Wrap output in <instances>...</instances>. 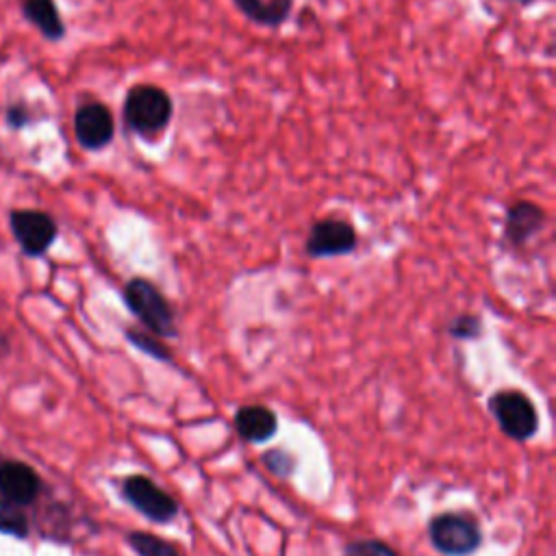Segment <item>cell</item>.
Listing matches in <instances>:
<instances>
[{"mask_svg":"<svg viewBox=\"0 0 556 556\" xmlns=\"http://www.w3.org/2000/svg\"><path fill=\"white\" fill-rule=\"evenodd\" d=\"M30 532V523L26 510L4 495H0V534H9L15 539H26Z\"/></svg>","mask_w":556,"mask_h":556,"instance_id":"obj_15","label":"cell"},{"mask_svg":"<svg viewBox=\"0 0 556 556\" xmlns=\"http://www.w3.org/2000/svg\"><path fill=\"white\" fill-rule=\"evenodd\" d=\"M235 430L248 443H265L278 430V415L265 404H245L235 413Z\"/></svg>","mask_w":556,"mask_h":556,"instance_id":"obj_10","label":"cell"},{"mask_svg":"<svg viewBox=\"0 0 556 556\" xmlns=\"http://www.w3.org/2000/svg\"><path fill=\"white\" fill-rule=\"evenodd\" d=\"M122 497L130 504L139 515H143L152 523H169L178 515V502L163 486H159L152 478L143 473H130L122 480L119 486Z\"/></svg>","mask_w":556,"mask_h":556,"instance_id":"obj_5","label":"cell"},{"mask_svg":"<svg viewBox=\"0 0 556 556\" xmlns=\"http://www.w3.org/2000/svg\"><path fill=\"white\" fill-rule=\"evenodd\" d=\"M126 543L137 556H185L174 543L143 530H130Z\"/></svg>","mask_w":556,"mask_h":556,"instance_id":"obj_14","label":"cell"},{"mask_svg":"<svg viewBox=\"0 0 556 556\" xmlns=\"http://www.w3.org/2000/svg\"><path fill=\"white\" fill-rule=\"evenodd\" d=\"M126 339L137 348L141 350L143 354L156 358V361H163V363H172V352L169 348L154 334H148L143 330H137V328H126Z\"/></svg>","mask_w":556,"mask_h":556,"instance_id":"obj_16","label":"cell"},{"mask_svg":"<svg viewBox=\"0 0 556 556\" xmlns=\"http://www.w3.org/2000/svg\"><path fill=\"white\" fill-rule=\"evenodd\" d=\"M261 463L265 465V469L278 478H289L295 469V458L293 454H289L287 450L282 447H274V450H267L263 452L261 456Z\"/></svg>","mask_w":556,"mask_h":556,"instance_id":"obj_18","label":"cell"},{"mask_svg":"<svg viewBox=\"0 0 556 556\" xmlns=\"http://www.w3.org/2000/svg\"><path fill=\"white\" fill-rule=\"evenodd\" d=\"M515 2H523L526 4V2H532V0H515Z\"/></svg>","mask_w":556,"mask_h":556,"instance_id":"obj_22","label":"cell"},{"mask_svg":"<svg viewBox=\"0 0 556 556\" xmlns=\"http://www.w3.org/2000/svg\"><path fill=\"white\" fill-rule=\"evenodd\" d=\"M172 113H174V106H172L169 93L156 85H148V83L135 85L126 93V100H124L126 126L143 139L159 137L167 128Z\"/></svg>","mask_w":556,"mask_h":556,"instance_id":"obj_1","label":"cell"},{"mask_svg":"<svg viewBox=\"0 0 556 556\" xmlns=\"http://www.w3.org/2000/svg\"><path fill=\"white\" fill-rule=\"evenodd\" d=\"M489 413L500 430L513 441H530L539 430V413L534 402L519 389H500L489 402Z\"/></svg>","mask_w":556,"mask_h":556,"instance_id":"obj_4","label":"cell"},{"mask_svg":"<svg viewBox=\"0 0 556 556\" xmlns=\"http://www.w3.org/2000/svg\"><path fill=\"white\" fill-rule=\"evenodd\" d=\"M124 302L128 311L154 334L172 339L178 334L174 308L167 302V298L161 293V289L146 280V278H132L124 285Z\"/></svg>","mask_w":556,"mask_h":556,"instance_id":"obj_2","label":"cell"},{"mask_svg":"<svg viewBox=\"0 0 556 556\" xmlns=\"http://www.w3.org/2000/svg\"><path fill=\"white\" fill-rule=\"evenodd\" d=\"M74 135L85 150H102L115 135V119L106 104L85 102L74 113Z\"/></svg>","mask_w":556,"mask_h":556,"instance_id":"obj_8","label":"cell"},{"mask_svg":"<svg viewBox=\"0 0 556 556\" xmlns=\"http://www.w3.org/2000/svg\"><path fill=\"white\" fill-rule=\"evenodd\" d=\"M7 354V341H4V337L0 334V358Z\"/></svg>","mask_w":556,"mask_h":556,"instance_id":"obj_21","label":"cell"},{"mask_svg":"<svg viewBox=\"0 0 556 556\" xmlns=\"http://www.w3.org/2000/svg\"><path fill=\"white\" fill-rule=\"evenodd\" d=\"M345 556H400L389 543L380 539H356L343 549Z\"/></svg>","mask_w":556,"mask_h":556,"instance_id":"obj_19","label":"cell"},{"mask_svg":"<svg viewBox=\"0 0 556 556\" xmlns=\"http://www.w3.org/2000/svg\"><path fill=\"white\" fill-rule=\"evenodd\" d=\"M447 332H450V337H454L458 341L478 339L482 334V319L473 313H460L450 321Z\"/></svg>","mask_w":556,"mask_h":556,"instance_id":"obj_17","label":"cell"},{"mask_svg":"<svg viewBox=\"0 0 556 556\" xmlns=\"http://www.w3.org/2000/svg\"><path fill=\"white\" fill-rule=\"evenodd\" d=\"M7 122L11 128H22L26 122H28V115H26V109L22 104H13L7 109Z\"/></svg>","mask_w":556,"mask_h":556,"instance_id":"obj_20","label":"cell"},{"mask_svg":"<svg viewBox=\"0 0 556 556\" xmlns=\"http://www.w3.org/2000/svg\"><path fill=\"white\" fill-rule=\"evenodd\" d=\"M356 248V230L350 222L339 217H326L311 226L304 250L313 258L343 256Z\"/></svg>","mask_w":556,"mask_h":556,"instance_id":"obj_7","label":"cell"},{"mask_svg":"<svg viewBox=\"0 0 556 556\" xmlns=\"http://www.w3.org/2000/svg\"><path fill=\"white\" fill-rule=\"evenodd\" d=\"M232 2L250 22L267 28L280 26L293 9V0H232Z\"/></svg>","mask_w":556,"mask_h":556,"instance_id":"obj_13","label":"cell"},{"mask_svg":"<svg viewBox=\"0 0 556 556\" xmlns=\"http://www.w3.org/2000/svg\"><path fill=\"white\" fill-rule=\"evenodd\" d=\"M543 224H545V211L530 200H519L506 213L504 237L510 245L519 248L528 243L543 228Z\"/></svg>","mask_w":556,"mask_h":556,"instance_id":"obj_11","label":"cell"},{"mask_svg":"<svg viewBox=\"0 0 556 556\" xmlns=\"http://www.w3.org/2000/svg\"><path fill=\"white\" fill-rule=\"evenodd\" d=\"M22 13L46 39L59 41L65 37V24L54 0H24Z\"/></svg>","mask_w":556,"mask_h":556,"instance_id":"obj_12","label":"cell"},{"mask_svg":"<svg viewBox=\"0 0 556 556\" xmlns=\"http://www.w3.org/2000/svg\"><path fill=\"white\" fill-rule=\"evenodd\" d=\"M428 539L443 556H469L482 545V528L471 513L445 510L428 521Z\"/></svg>","mask_w":556,"mask_h":556,"instance_id":"obj_3","label":"cell"},{"mask_svg":"<svg viewBox=\"0 0 556 556\" xmlns=\"http://www.w3.org/2000/svg\"><path fill=\"white\" fill-rule=\"evenodd\" d=\"M11 232L26 256H41L56 239V222L50 213L35 208H17L9 213Z\"/></svg>","mask_w":556,"mask_h":556,"instance_id":"obj_6","label":"cell"},{"mask_svg":"<svg viewBox=\"0 0 556 556\" xmlns=\"http://www.w3.org/2000/svg\"><path fill=\"white\" fill-rule=\"evenodd\" d=\"M41 489V476L28 463L13 458L0 460V495L26 508L39 500Z\"/></svg>","mask_w":556,"mask_h":556,"instance_id":"obj_9","label":"cell"}]
</instances>
